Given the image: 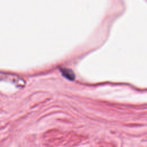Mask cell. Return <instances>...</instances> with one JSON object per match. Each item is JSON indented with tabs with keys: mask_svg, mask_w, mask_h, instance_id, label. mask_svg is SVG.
<instances>
[{
	"mask_svg": "<svg viewBox=\"0 0 147 147\" xmlns=\"http://www.w3.org/2000/svg\"><path fill=\"white\" fill-rule=\"evenodd\" d=\"M60 71L62 75L67 79L69 80H73L75 79V75L71 69L68 68H61Z\"/></svg>",
	"mask_w": 147,
	"mask_h": 147,
	"instance_id": "cell-1",
	"label": "cell"
}]
</instances>
